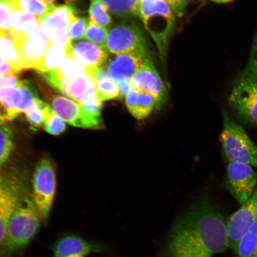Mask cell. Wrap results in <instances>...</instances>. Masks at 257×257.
<instances>
[{"label": "cell", "instance_id": "cell-1", "mask_svg": "<svg viewBox=\"0 0 257 257\" xmlns=\"http://www.w3.org/2000/svg\"><path fill=\"white\" fill-rule=\"evenodd\" d=\"M228 248L227 222L213 205L204 201L176 221L164 257H213Z\"/></svg>", "mask_w": 257, "mask_h": 257}, {"label": "cell", "instance_id": "cell-2", "mask_svg": "<svg viewBox=\"0 0 257 257\" xmlns=\"http://www.w3.org/2000/svg\"><path fill=\"white\" fill-rule=\"evenodd\" d=\"M41 220L33 201L20 200L9 221L2 257L23 252L39 230Z\"/></svg>", "mask_w": 257, "mask_h": 257}, {"label": "cell", "instance_id": "cell-3", "mask_svg": "<svg viewBox=\"0 0 257 257\" xmlns=\"http://www.w3.org/2000/svg\"><path fill=\"white\" fill-rule=\"evenodd\" d=\"M139 18L165 60L175 28V14L166 0H141Z\"/></svg>", "mask_w": 257, "mask_h": 257}, {"label": "cell", "instance_id": "cell-4", "mask_svg": "<svg viewBox=\"0 0 257 257\" xmlns=\"http://www.w3.org/2000/svg\"><path fill=\"white\" fill-rule=\"evenodd\" d=\"M223 120L220 140L225 159L229 163L257 167V146L245 130L225 111L223 112Z\"/></svg>", "mask_w": 257, "mask_h": 257}, {"label": "cell", "instance_id": "cell-5", "mask_svg": "<svg viewBox=\"0 0 257 257\" xmlns=\"http://www.w3.org/2000/svg\"><path fill=\"white\" fill-rule=\"evenodd\" d=\"M105 47L115 55L130 53L150 54L143 30L132 19H125L110 29Z\"/></svg>", "mask_w": 257, "mask_h": 257}, {"label": "cell", "instance_id": "cell-6", "mask_svg": "<svg viewBox=\"0 0 257 257\" xmlns=\"http://www.w3.org/2000/svg\"><path fill=\"white\" fill-rule=\"evenodd\" d=\"M33 202L41 219L47 221L55 197V169L49 159H43L36 166L33 176Z\"/></svg>", "mask_w": 257, "mask_h": 257}, {"label": "cell", "instance_id": "cell-7", "mask_svg": "<svg viewBox=\"0 0 257 257\" xmlns=\"http://www.w3.org/2000/svg\"><path fill=\"white\" fill-rule=\"evenodd\" d=\"M39 98L34 89L25 81L19 86L0 87V117L3 121L14 120L19 115L30 111Z\"/></svg>", "mask_w": 257, "mask_h": 257}, {"label": "cell", "instance_id": "cell-8", "mask_svg": "<svg viewBox=\"0 0 257 257\" xmlns=\"http://www.w3.org/2000/svg\"><path fill=\"white\" fill-rule=\"evenodd\" d=\"M51 108L62 119L74 127L85 128H101V114L86 110L83 105L63 96L51 98Z\"/></svg>", "mask_w": 257, "mask_h": 257}, {"label": "cell", "instance_id": "cell-9", "mask_svg": "<svg viewBox=\"0 0 257 257\" xmlns=\"http://www.w3.org/2000/svg\"><path fill=\"white\" fill-rule=\"evenodd\" d=\"M246 164L229 163L225 184L240 205L249 200L257 186V172Z\"/></svg>", "mask_w": 257, "mask_h": 257}, {"label": "cell", "instance_id": "cell-10", "mask_svg": "<svg viewBox=\"0 0 257 257\" xmlns=\"http://www.w3.org/2000/svg\"><path fill=\"white\" fill-rule=\"evenodd\" d=\"M76 16L75 9L72 6H62L40 19L41 28L51 43L67 49L72 46L69 30Z\"/></svg>", "mask_w": 257, "mask_h": 257}, {"label": "cell", "instance_id": "cell-11", "mask_svg": "<svg viewBox=\"0 0 257 257\" xmlns=\"http://www.w3.org/2000/svg\"><path fill=\"white\" fill-rule=\"evenodd\" d=\"M229 100L241 117L257 125V79L243 73L234 85Z\"/></svg>", "mask_w": 257, "mask_h": 257}, {"label": "cell", "instance_id": "cell-12", "mask_svg": "<svg viewBox=\"0 0 257 257\" xmlns=\"http://www.w3.org/2000/svg\"><path fill=\"white\" fill-rule=\"evenodd\" d=\"M12 37L21 54L26 70L36 69L51 44L41 28L40 22L28 34Z\"/></svg>", "mask_w": 257, "mask_h": 257}, {"label": "cell", "instance_id": "cell-13", "mask_svg": "<svg viewBox=\"0 0 257 257\" xmlns=\"http://www.w3.org/2000/svg\"><path fill=\"white\" fill-rule=\"evenodd\" d=\"M257 220V186L251 197L240 205L227 222L229 248L234 252L237 244L249 228Z\"/></svg>", "mask_w": 257, "mask_h": 257}, {"label": "cell", "instance_id": "cell-14", "mask_svg": "<svg viewBox=\"0 0 257 257\" xmlns=\"http://www.w3.org/2000/svg\"><path fill=\"white\" fill-rule=\"evenodd\" d=\"M58 91L82 105H102L96 95L95 80L90 73L72 80L62 79Z\"/></svg>", "mask_w": 257, "mask_h": 257}, {"label": "cell", "instance_id": "cell-15", "mask_svg": "<svg viewBox=\"0 0 257 257\" xmlns=\"http://www.w3.org/2000/svg\"><path fill=\"white\" fill-rule=\"evenodd\" d=\"M152 61L150 54L130 53L118 54L106 66L107 72L116 82L130 80L138 72Z\"/></svg>", "mask_w": 257, "mask_h": 257}, {"label": "cell", "instance_id": "cell-16", "mask_svg": "<svg viewBox=\"0 0 257 257\" xmlns=\"http://www.w3.org/2000/svg\"><path fill=\"white\" fill-rule=\"evenodd\" d=\"M133 88L149 93L156 98L157 108L162 107L167 100L168 91L152 61L130 80Z\"/></svg>", "mask_w": 257, "mask_h": 257}, {"label": "cell", "instance_id": "cell-17", "mask_svg": "<svg viewBox=\"0 0 257 257\" xmlns=\"http://www.w3.org/2000/svg\"><path fill=\"white\" fill-rule=\"evenodd\" d=\"M99 251V246L85 239L79 234L66 233L58 239L53 246L51 257H86Z\"/></svg>", "mask_w": 257, "mask_h": 257}, {"label": "cell", "instance_id": "cell-18", "mask_svg": "<svg viewBox=\"0 0 257 257\" xmlns=\"http://www.w3.org/2000/svg\"><path fill=\"white\" fill-rule=\"evenodd\" d=\"M72 53L77 62L89 70L104 66L108 57L105 47L86 41L72 44Z\"/></svg>", "mask_w": 257, "mask_h": 257}, {"label": "cell", "instance_id": "cell-19", "mask_svg": "<svg viewBox=\"0 0 257 257\" xmlns=\"http://www.w3.org/2000/svg\"><path fill=\"white\" fill-rule=\"evenodd\" d=\"M20 199L16 193L0 182V257L4 247L10 218Z\"/></svg>", "mask_w": 257, "mask_h": 257}, {"label": "cell", "instance_id": "cell-20", "mask_svg": "<svg viewBox=\"0 0 257 257\" xmlns=\"http://www.w3.org/2000/svg\"><path fill=\"white\" fill-rule=\"evenodd\" d=\"M95 80L96 95L102 102L118 98L119 90L117 82L109 75L104 66L92 70Z\"/></svg>", "mask_w": 257, "mask_h": 257}, {"label": "cell", "instance_id": "cell-21", "mask_svg": "<svg viewBox=\"0 0 257 257\" xmlns=\"http://www.w3.org/2000/svg\"><path fill=\"white\" fill-rule=\"evenodd\" d=\"M0 50L6 62L16 73L26 70L21 54L10 32H0Z\"/></svg>", "mask_w": 257, "mask_h": 257}, {"label": "cell", "instance_id": "cell-22", "mask_svg": "<svg viewBox=\"0 0 257 257\" xmlns=\"http://www.w3.org/2000/svg\"><path fill=\"white\" fill-rule=\"evenodd\" d=\"M9 4L12 9V30L10 33L12 37H21L28 34L39 22V19L34 16L13 7L9 3Z\"/></svg>", "mask_w": 257, "mask_h": 257}, {"label": "cell", "instance_id": "cell-23", "mask_svg": "<svg viewBox=\"0 0 257 257\" xmlns=\"http://www.w3.org/2000/svg\"><path fill=\"white\" fill-rule=\"evenodd\" d=\"M115 17L132 19L139 17L141 0H100Z\"/></svg>", "mask_w": 257, "mask_h": 257}, {"label": "cell", "instance_id": "cell-24", "mask_svg": "<svg viewBox=\"0 0 257 257\" xmlns=\"http://www.w3.org/2000/svg\"><path fill=\"white\" fill-rule=\"evenodd\" d=\"M71 47L67 49L51 43L39 66L35 69L36 71L41 75L42 73L56 70L64 58L69 54Z\"/></svg>", "mask_w": 257, "mask_h": 257}, {"label": "cell", "instance_id": "cell-25", "mask_svg": "<svg viewBox=\"0 0 257 257\" xmlns=\"http://www.w3.org/2000/svg\"><path fill=\"white\" fill-rule=\"evenodd\" d=\"M10 5L15 8L29 13L41 19L56 8L46 0H8Z\"/></svg>", "mask_w": 257, "mask_h": 257}, {"label": "cell", "instance_id": "cell-26", "mask_svg": "<svg viewBox=\"0 0 257 257\" xmlns=\"http://www.w3.org/2000/svg\"><path fill=\"white\" fill-rule=\"evenodd\" d=\"M233 253L235 257H257V220L244 234Z\"/></svg>", "mask_w": 257, "mask_h": 257}, {"label": "cell", "instance_id": "cell-27", "mask_svg": "<svg viewBox=\"0 0 257 257\" xmlns=\"http://www.w3.org/2000/svg\"><path fill=\"white\" fill-rule=\"evenodd\" d=\"M56 70L61 78L67 80H72L83 74L90 73L89 69L80 64L75 60L72 53V47L69 54Z\"/></svg>", "mask_w": 257, "mask_h": 257}, {"label": "cell", "instance_id": "cell-28", "mask_svg": "<svg viewBox=\"0 0 257 257\" xmlns=\"http://www.w3.org/2000/svg\"><path fill=\"white\" fill-rule=\"evenodd\" d=\"M139 91L136 105L131 114L137 119L141 120L149 115L153 109L157 107V101L149 93Z\"/></svg>", "mask_w": 257, "mask_h": 257}, {"label": "cell", "instance_id": "cell-29", "mask_svg": "<svg viewBox=\"0 0 257 257\" xmlns=\"http://www.w3.org/2000/svg\"><path fill=\"white\" fill-rule=\"evenodd\" d=\"M100 0H91L89 8L90 20L93 23L108 28L112 24L111 16Z\"/></svg>", "mask_w": 257, "mask_h": 257}, {"label": "cell", "instance_id": "cell-30", "mask_svg": "<svg viewBox=\"0 0 257 257\" xmlns=\"http://www.w3.org/2000/svg\"><path fill=\"white\" fill-rule=\"evenodd\" d=\"M45 114L46 115H45L43 126L47 133L57 136L65 131L66 128L65 122L57 115L48 104L46 106Z\"/></svg>", "mask_w": 257, "mask_h": 257}, {"label": "cell", "instance_id": "cell-31", "mask_svg": "<svg viewBox=\"0 0 257 257\" xmlns=\"http://www.w3.org/2000/svg\"><path fill=\"white\" fill-rule=\"evenodd\" d=\"M14 149V137L9 128L0 125V170Z\"/></svg>", "mask_w": 257, "mask_h": 257}, {"label": "cell", "instance_id": "cell-32", "mask_svg": "<svg viewBox=\"0 0 257 257\" xmlns=\"http://www.w3.org/2000/svg\"><path fill=\"white\" fill-rule=\"evenodd\" d=\"M107 28L95 24L89 21L85 34V38L91 43L105 47L108 36Z\"/></svg>", "mask_w": 257, "mask_h": 257}, {"label": "cell", "instance_id": "cell-33", "mask_svg": "<svg viewBox=\"0 0 257 257\" xmlns=\"http://www.w3.org/2000/svg\"><path fill=\"white\" fill-rule=\"evenodd\" d=\"M47 105L46 102L38 98L35 107L30 111L25 112L26 118L29 123L34 127H39L43 126Z\"/></svg>", "mask_w": 257, "mask_h": 257}, {"label": "cell", "instance_id": "cell-34", "mask_svg": "<svg viewBox=\"0 0 257 257\" xmlns=\"http://www.w3.org/2000/svg\"><path fill=\"white\" fill-rule=\"evenodd\" d=\"M89 21L84 17L76 16L73 19L69 30L70 41H77L85 38V34Z\"/></svg>", "mask_w": 257, "mask_h": 257}, {"label": "cell", "instance_id": "cell-35", "mask_svg": "<svg viewBox=\"0 0 257 257\" xmlns=\"http://www.w3.org/2000/svg\"><path fill=\"white\" fill-rule=\"evenodd\" d=\"M12 9L7 0L0 1V32H11Z\"/></svg>", "mask_w": 257, "mask_h": 257}, {"label": "cell", "instance_id": "cell-36", "mask_svg": "<svg viewBox=\"0 0 257 257\" xmlns=\"http://www.w3.org/2000/svg\"><path fill=\"white\" fill-rule=\"evenodd\" d=\"M243 74L257 79V33L253 38L248 66Z\"/></svg>", "mask_w": 257, "mask_h": 257}, {"label": "cell", "instance_id": "cell-37", "mask_svg": "<svg viewBox=\"0 0 257 257\" xmlns=\"http://www.w3.org/2000/svg\"><path fill=\"white\" fill-rule=\"evenodd\" d=\"M25 80H21L17 74H0V87L1 86H19L23 85Z\"/></svg>", "mask_w": 257, "mask_h": 257}, {"label": "cell", "instance_id": "cell-38", "mask_svg": "<svg viewBox=\"0 0 257 257\" xmlns=\"http://www.w3.org/2000/svg\"><path fill=\"white\" fill-rule=\"evenodd\" d=\"M166 1L169 3L175 14L181 18L184 14L185 9L189 0H166Z\"/></svg>", "mask_w": 257, "mask_h": 257}, {"label": "cell", "instance_id": "cell-39", "mask_svg": "<svg viewBox=\"0 0 257 257\" xmlns=\"http://www.w3.org/2000/svg\"><path fill=\"white\" fill-rule=\"evenodd\" d=\"M118 90H119V96L118 98L123 99L133 89L130 80H122L117 82Z\"/></svg>", "mask_w": 257, "mask_h": 257}, {"label": "cell", "instance_id": "cell-40", "mask_svg": "<svg viewBox=\"0 0 257 257\" xmlns=\"http://www.w3.org/2000/svg\"><path fill=\"white\" fill-rule=\"evenodd\" d=\"M0 74H6V75L18 74L6 62L5 57L3 56L1 50H0Z\"/></svg>", "mask_w": 257, "mask_h": 257}, {"label": "cell", "instance_id": "cell-41", "mask_svg": "<svg viewBox=\"0 0 257 257\" xmlns=\"http://www.w3.org/2000/svg\"><path fill=\"white\" fill-rule=\"evenodd\" d=\"M46 1L57 8L62 6H72V5L76 2V0H46Z\"/></svg>", "mask_w": 257, "mask_h": 257}, {"label": "cell", "instance_id": "cell-42", "mask_svg": "<svg viewBox=\"0 0 257 257\" xmlns=\"http://www.w3.org/2000/svg\"><path fill=\"white\" fill-rule=\"evenodd\" d=\"M209 1L216 3H219V4H223V3H227L233 2V0H209Z\"/></svg>", "mask_w": 257, "mask_h": 257}, {"label": "cell", "instance_id": "cell-43", "mask_svg": "<svg viewBox=\"0 0 257 257\" xmlns=\"http://www.w3.org/2000/svg\"><path fill=\"white\" fill-rule=\"evenodd\" d=\"M4 123H5V122L3 121L1 117H0V125H3V124H4Z\"/></svg>", "mask_w": 257, "mask_h": 257}, {"label": "cell", "instance_id": "cell-44", "mask_svg": "<svg viewBox=\"0 0 257 257\" xmlns=\"http://www.w3.org/2000/svg\"><path fill=\"white\" fill-rule=\"evenodd\" d=\"M0 1H4V0H0Z\"/></svg>", "mask_w": 257, "mask_h": 257}]
</instances>
